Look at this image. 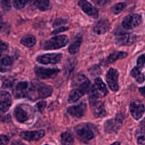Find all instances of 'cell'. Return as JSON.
Instances as JSON below:
<instances>
[{
	"label": "cell",
	"instance_id": "cell-19",
	"mask_svg": "<svg viewBox=\"0 0 145 145\" xmlns=\"http://www.w3.org/2000/svg\"><path fill=\"white\" fill-rule=\"evenodd\" d=\"M14 117L17 121L23 123L28 120V114L27 112L21 106H18L15 108L13 112Z\"/></svg>",
	"mask_w": 145,
	"mask_h": 145
},
{
	"label": "cell",
	"instance_id": "cell-1",
	"mask_svg": "<svg viewBox=\"0 0 145 145\" xmlns=\"http://www.w3.org/2000/svg\"><path fill=\"white\" fill-rule=\"evenodd\" d=\"M35 85L27 82H20L13 88L12 94L16 98L35 100Z\"/></svg>",
	"mask_w": 145,
	"mask_h": 145
},
{
	"label": "cell",
	"instance_id": "cell-32",
	"mask_svg": "<svg viewBox=\"0 0 145 145\" xmlns=\"http://www.w3.org/2000/svg\"><path fill=\"white\" fill-rule=\"evenodd\" d=\"M46 105V101H41L37 103L35 105V109L38 112H42L45 108Z\"/></svg>",
	"mask_w": 145,
	"mask_h": 145
},
{
	"label": "cell",
	"instance_id": "cell-11",
	"mask_svg": "<svg viewBox=\"0 0 145 145\" xmlns=\"http://www.w3.org/2000/svg\"><path fill=\"white\" fill-rule=\"evenodd\" d=\"M35 100L37 99H44L50 96L52 93V88L46 84H39L35 85Z\"/></svg>",
	"mask_w": 145,
	"mask_h": 145
},
{
	"label": "cell",
	"instance_id": "cell-31",
	"mask_svg": "<svg viewBox=\"0 0 145 145\" xmlns=\"http://www.w3.org/2000/svg\"><path fill=\"white\" fill-rule=\"evenodd\" d=\"M1 6L4 11L10 10L11 7V0H1Z\"/></svg>",
	"mask_w": 145,
	"mask_h": 145
},
{
	"label": "cell",
	"instance_id": "cell-8",
	"mask_svg": "<svg viewBox=\"0 0 145 145\" xmlns=\"http://www.w3.org/2000/svg\"><path fill=\"white\" fill-rule=\"evenodd\" d=\"M61 58L60 53H47L37 56L36 61L42 64H56L61 61Z\"/></svg>",
	"mask_w": 145,
	"mask_h": 145
},
{
	"label": "cell",
	"instance_id": "cell-38",
	"mask_svg": "<svg viewBox=\"0 0 145 145\" xmlns=\"http://www.w3.org/2000/svg\"><path fill=\"white\" fill-rule=\"evenodd\" d=\"M1 144H6L9 142V138L6 135H1Z\"/></svg>",
	"mask_w": 145,
	"mask_h": 145
},
{
	"label": "cell",
	"instance_id": "cell-5",
	"mask_svg": "<svg viewBox=\"0 0 145 145\" xmlns=\"http://www.w3.org/2000/svg\"><path fill=\"white\" fill-rule=\"evenodd\" d=\"M59 72V70L56 68H45L40 66H36L35 68V72L36 76L42 79L54 78Z\"/></svg>",
	"mask_w": 145,
	"mask_h": 145
},
{
	"label": "cell",
	"instance_id": "cell-29",
	"mask_svg": "<svg viewBox=\"0 0 145 145\" xmlns=\"http://www.w3.org/2000/svg\"><path fill=\"white\" fill-rule=\"evenodd\" d=\"M13 5L14 7L18 10L23 8L25 5L26 2L25 0H13Z\"/></svg>",
	"mask_w": 145,
	"mask_h": 145
},
{
	"label": "cell",
	"instance_id": "cell-43",
	"mask_svg": "<svg viewBox=\"0 0 145 145\" xmlns=\"http://www.w3.org/2000/svg\"><path fill=\"white\" fill-rule=\"evenodd\" d=\"M45 145H49V144H45Z\"/></svg>",
	"mask_w": 145,
	"mask_h": 145
},
{
	"label": "cell",
	"instance_id": "cell-9",
	"mask_svg": "<svg viewBox=\"0 0 145 145\" xmlns=\"http://www.w3.org/2000/svg\"><path fill=\"white\" fill-rule=\"evenodd\" d=\"M123 119L121 116H117L113 119L108 120L104 123V130L106 133H113L117 131L122 123Z\"/></svg>",
	"mask_w": 145,
	"mask_h": 145
},
{
	"label": "cell",
	"instance_id": "cell-25",
	"mask_svg": "<svg viewBox=\"0 0 145 145\" xmlns=\"http://www.w3.org/2000/svg\"><path fill=\"white\" fill-rule=\"evenodd\" d=\"M36 40L35 37L31 35H27L24 36L20 41L22 44L28 48L33 46L36 44Z\"/></svg>",
	"mask_w": 145,
	"mask_h": 145
},
{
	"label": "cell",
	"instance_id": "cell-28",
	"mask_svg": "<svg viewBox=\"0 0 145 145\" xmlns=\"http://www.w3.org/2000/svg\"><path fill=\"white\" fill-rule=\"evenodd\" d=\"M126 6V3L123 2H120V3H116L112 7L111 11L114 14H118L123 10Z\"/></svg>",
	"mask_w": 145,
	"mask_h": 145
},
{
	"label": "cell",
	"instance_id": "cell-40",
	"mask_svg": "<svg viewBox=\"0 0 145 145\" xmlns=\"http://www.w3.org/2000/svg\"><path fill=\"white\" fill-rule=\"evenodd\" d=\"M7 48V45L6 43H3V42H2V43H1V52L3 51V50H5Z\"/></svg>",
	"mask_w": 145,
	"mask_h": 145
},
{
	"label": "cell",
	"instance_id": "cell-17",
	"mask_svg": "<svg viewBox=\"0 0 145 145\" xmlns=\"http://www.w3.org/2000/svg\"><path fill=\"white\" fill-rule=\"evenodd\" d=\"M1 110L2 112H7L11 106L12 100L10 94L6 91H1Z\"/></svg>",
	"mask_w": 145,
	"mask_h": 145
},
{
	"label": "cell",
	"instance_id": "cell-16",
	"mask_svg": "<svg viewBox=\"0 0 145 145\" xmlns=\"http://www.w3.org/2000/svg\"><path fill=\"white\" fill-rule=\"evenodd\" d=\"M86 108L85 103L82 102L78 105H72L68 108L67 113L72 117L80 118L84 114Z\"/></svg>",
	"mask_w": 145,
	"mask_h": 145
},
{
	"label": "cell",
	"instance_id": "cell-15",
	"mask_svg": "<svg viewBox=\"0 0 145 145\" xmlns=\"http://www.w3.org/2000/svg\"><path fill=\"white\" fill-rule=\"evenodd\" d=\"M137 36L131 33H123L118 35L115 39L116 43L121 46L132 45L136 40Z\"/></svg>",
	"mask_w": 145,
	"mask_h": 145
},
{
	"label": "cell",
	"instance_id": "cell-34",
	"mask_svg": "<svg viewBox=\"0 0 145 145\" xmlns=\"http://www.w3.org/2000/svg\"><path fill=\"white\" fill-rule=\"evenodd\" d=\"M14 84V82L10 79H5L2 83V87L5 88H11L13 86Z\"/></svg>",
	"mask_w": 145,
	"mask_h": 145
},
{
	"label": "cell",
	"instance_id": "cell-21",
	"mask_svg": "<svg viewBox=\"0 0 145 145\" xmlns=\"http://www.w3.org/2000/svg\"><path fill=\"white\" fill-rule=\"evenodd\" d=\"M82 42V37L81 36H76L74 41L70 44L68 50L70 54H74L78 52L81 43Z\"/></svg>",
	"mask_w": 145,
	"mask_h": 145
},
{
	"label": "cell",
	"instance_id": "cell-7",
	"mask_svg": "<svg viewBox=\"0 0 145 145\" xmlns=\"http://www.w3.org/2000/svg\"><path fill=\"white\" fill-rule=\"evenodd\" d=\"M119 73L116 69L110 68L106 75V80L110 89L113 91H117L118 89V78Z\"/></svg>",
	"mask_w": 145,
	"mask_h": 145
},
{
	"label": "cell",
	"instance_id": "cell-2",
	"mask_svg": "<svg viewBox=\"0 0 145 145\" xmlns=\"http://www.w3.org/2000/svg\"><path fill=\"white\" fill-rule=\"evenodd\" d=\"M75 133L79 139L83 142H88L95 137V127L89 123H82L75 126Z\"/></svg>",
	"mask_w": 145,
	"mask_h": 145
},
{
	"label": "cell",
	"instance_id": "cell-24",
	"mask_svg": "<svg viewBox=\"0 0 145 145\" xmlns=\"http://www.w3.org/2000/svg\"><path fill=\"white\" fill-rule=\"evenodd\" d=\"M74 138L71 133L65 131L61 135V142L62 145H72Z\"/></svg>",
	"mask_w": 145,
	"mask_h": 145
},
{
	"label": "cell",
	"instance_id": "cell-41",
	"mask_svg": "<svg viewBox=\"0 0 145 145\" xmlns=\"http://www.w3.org/2000/svg\"><path fill=\"white\" fill-rule=\"evenodd\" d=\"M110 145H121L120 144V143L118 142H114L113 143L110 144Z\"/></svg>",
	"mask_w": 145,
	"mask_h": 145
},
{
	"label": "cell",
	"instance_id": "cell-36",
	"mask_svg": "<svg viewBox=\"0 0 145 145\" xmlns=\"http://www.w3.org/2000/svg\"><path fill=\"white\" fill-rule=\"evenodd\" d=\"M94 2L100 6H104L106 5L110 0H93Z\"/></svg>",
	"mask_w": 145,
	"mask_h": 145
},
{
	"label": "cell",
	"instance_id": "cell-37",
	"mask_svg": "<svg viewBox=\"0 0 145 145\" xmlns=\"http://www.w3.org/2000/svg\"><path fill=\"white\" fill-rule=\"evenodd\" d=\"M69 28L67 27H64V26L63 27H60L57 28V29H54V31H53L52 32V34H57L58 33L65 31L67 30Z\"/></svg>",
	"mask_w": 145,
	"mask_h": 145
},
{
	"label": "cell",
	"instance_id": "cell-23",
	"mask_svg": "<svg viewBox=\"0 0 145 145\" xmlns=\"http://www.w3.org/2000/svg\"><path fill=\"white\" fill-rule=\"evenodd\" d=\"M130 74L131 76H133L135 79V80L139 83H142L144 80V75L141 72L140 69L138 67H134L131 70Z\"/></svg>",
	"mask_w": 145,
	"mask_h": 145
},
{
	"label": "cell",
	"instance_id": "cell-27",
	"mask_svg": "<svg viewBox=\"0 0 145 145\" xmlns=\"http://www.w3.org/2000/svg\"><path fill=\"white\" fill-rule=\"evenodd\" d=\"M36 7L41 11H45L48 9L49 5V0H36Z\"/></svg>",
	"mask_w": 145,
	"mask_h": 145
},
{
	"label": "cell",
	"instance_id": "cell-20",
	"mask_svg": "<svg viewBox=\"0 0 145 145\" xmlns=\"http://www.w3.org/2000/svg\"><path fill=\"white\" fill-rule=\"evenodd\" d=\"M85 93L86 92L83 89L77 87H75L70 91L68 97V101L70 103H75L78 101Z\"/></svg>",
	"mask_w": 145,
	"mask_h": 145
},
{
	"label": "cell",
	"instance_id": "cell-39",
	"mask_svg": "<svg viewBox=\"0 0 145 145\" xmlns=\"http://www.w3.org/2000/svg\"><path fill=\"white\" fill-rule=\"evenodd\" d=\"M139 91L140 93H141V95L145 97V86L143 87H140L139 89Z\"/></svg>",
	"mask_w": 145,
	"mask_h": 145
},
{
	"label": "cell",
	"instance_id": "cell-26",
	"mask_svg": "<svg viewBox=\"0 0 145 145\" xmlns=\"http://www.w3.org/2000/svg\"><path fill=\"white\" fill-rule=\"evenodd\" d=\"M127 54L123 52H115L111 53L108 57V62L109 63H112L117 59H123L127 56Z\"/></svg>",
	"mask_w": 145,
	"mask_h": 145
},
{
	"label": "cell",
	"instance_id": "cell-4",
	"mask_svg": "<svg viewBox=\"0 0 145 145\" xmlns=\"http://www.w3.org/2000/svg\"><path fill=\"white\" fill-rule=\"evenodd\" d=\"M68 38L66 35H59L53 37L45 41L42 48L45 50H53L65 46L68 42Z\"/></svg>",
	"mask_w": 145,
	"mask_h": 145
},
{
	"label": "cell",
	"instance_id": "cell-42",
	"mask_svg": "<svg viewBox=\"0 0 145 145\" xmlns=\"http://www.w3.org/2000/svg\"><path fill=\"white\" fill-rule=\"evenodd\" d=\"M32 0H25V1L26 2H31Z\"/></svg>",
	"mask_w": 145,
	"mask_h": 145
},
{
	"label": "cell",
	"instance_id": "cell-13",
	"mask_svg": "<svg viewBox=\"0 0 145 145\" xmlns=\"http://www.w3.org/2000/svg\"><path fill=\"white\" fill-rule=\"evenodd\" d=\"M45 135V131L44 130H39L36 131H23L20 134V137L28 142L37 141L41 139Z\"/></svg>",
	"mask_w": 145,
	"mask_h": 145
},
{
	"label": "cell",
	"instance_id": "cell-33",
	"mask_svg": "<svg viewBox=\"0 0 145 145\" xmlns=\"http://www.w3.org/2000/svg\"><path fill=\"white\" fill-rule=\"evenodd\" d=\"M138 143L140 145H145V133H140L137 137Z\"/></svg>",
	"mask_w": 145,
	"mask_h": 145
},
{
	"label": "cell",
	"instance_id": "cell-18",
	"mask_svg": "<svg viewBox=\"0 0 145 145\" xmlns=\"http://www.w3.org/2000/svg\"><path fill=\"white\" fill-rule=\"evenodd\" d=\"M109 24L107 20L101 19L97 22L93 27V31L97 35H103L109 29Z\"/></svg>",
	"mask_w": 145,
	"mask_h": 145
},
{
	"label": "cell",
	"instance_id": "cell-30",
	"mask_svg": "<svg viewBox=\"0 0 145 145\" xmlns=\"http://www.w3.org/2000/svg\"><path fill=\"white\" fill-rule=\"evenodd\" d=\"M137 67L142 69L145 66V53L141 54L137 61Z\"/></svg>",
	"mask_w": 145,
	"mask_h": 145
},
{
	"label": "cell",
	"instance_id": "cell-35",
	"mask_svg": "<svg viewBox=\"0 0 145 145\" xmlns=\"http://www.w3.org/2000/svg\"><path fill=\"white\" fill-rule=\"evenodd\" d=\"M67 22V20L65 19H62V18H57L56 19L53 24V25L54 27H57L59 25H61L62 24H66Z\"/></svg>",
	"mask_w": 145,
	"mask_h": 145
},
{
	"label": "cell",
	"instance_id": "cell-6",
	"mask_svg": "<svg viewBox=\"0 0 145 145\" xmlns=\"http://www.w3.org/2000/svg\"><path fill=\"white\" fill-rule=\"evenodd\" d=\"M142 22L140 15L132 14L126 16L122 22V27L126 29H132L138 26Z\"/></svg>",
	"mask_w": 145,
	"mask_h": 145
},
{
	"label": "cell",
	"instance_id": "cell-3",
	"mask_svg": "<svg viewBox=\"0 0 145 145\" xmlns=\"http://www.w3.org/2000/svg\"><path fill=\"white\" fill-rule=\"evenodd\" d=\"M108 92L106 85L102 79L100 78H96L95 79L94 84L90 87L88 91L89 99H97L105 96Z\"/></svg>",
	"mask_w": 145,
	"mask_h": 145
},
{
	"label": "cell",
	"instance_id": "cell-10",
	"mask_svg": "<svg viewBox=\"0 0 145 145\" xmlns=\"http://www.w3.org/2000/svg\"><path fill=\"white\" fill-rule=\"evenodd\" d=\"M91 111L95 117L97 118L103 117L105 116L106 111L104 104L97 99H89Z\"/></svg>",
	"mask_w": 145,
	"mask_h": 145
},
{
	"label": "cell",
	"instance_id": "cell-22",
	"mask_svg": "<svg viewBox=\"0 0 145 145\" xmlns=\"http://www.w3.org/2000/svg\"><path fill=\"white\" fill-rule=\"evenodd\" d=\"M14 62L13 58L8 56L3 57L1 59V70L2 72H5L9 70V68L12 66Z\"/></svg>",
	"mask_w": 145,
	"mask_h": 145
},
{
	"label": "cell",
	"instance_id": "cell-12",
	"mask_svg": "<svg viewBox=\"0 0 145 145\" xmlns=\"http://www.w3.org/2000/svg\"><path fill=\"white\" fill-rule=\"evenodd\" d=\"M78 6L88 16L93 18L98 17V10L87 0H79L78 1Z\"/></svg>",
	"mask_w": 145,
	"mask_h": 145
},
{
	"label": "cell",
	"instance_id": "cell-14",
	"mask_svg": "<svg viewBox=\"0 0 145 145\" xmlns=\"http://www.w3.org/2000/svg\"><path fill=\"white\" fill-rule=\"evenodd\" d=\"M130 111L134 119L139 120L143 115L145 108L143 104L140 102L134 101L130 103Z\"/></svg>",
	"mask_w": 145,
	"mask_h": 145
}]
</instances>
